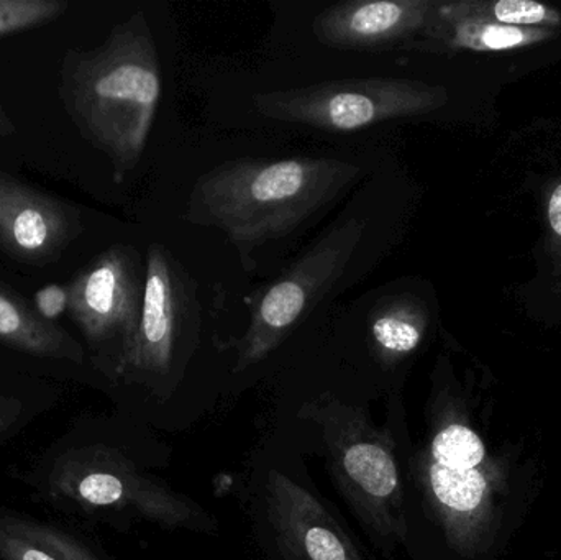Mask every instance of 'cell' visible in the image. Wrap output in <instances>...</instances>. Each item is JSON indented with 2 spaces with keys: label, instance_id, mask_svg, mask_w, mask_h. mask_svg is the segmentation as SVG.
Returning <instances> with one entry per match:
<instances>
[{
  "label": "cell",
  "instance_id": "obj_1",
  "mask_svg": "<svg viewBox=\"0 0 561 560\" xmlns=\"http://www.w3.org/2000/svg\"><path fill=\"white\" fill-rule=\"evenodd\" d=\"M414 477L450 560H503L542 492L543 464L494 398L445 384L432 397Z\"/></svg>",
  "mask_w": 561,
  "mask_h": 560
},
{
  "label": "cell",
  "instance_id": "obj_20",
  "mask_svg": "<svg viewBox=\"0 0 561 560\" xmlns=\"http://www.w3.org/2000/svg\"><path fill=\"white\" fill-rule=\"evenodd\" d=\"M15 408L19 407H15L12 401L0 398V436L7 433L10 426H12L13 421H15L16 413H19V410H15Z\"/></svg>",
  "mask_w": 561,
  "mask_h": 560
},
{
  "label": "cell",
  "instance_id": "obj_4",
  "mask_svg": "<svg viewBox=\"0 0 561 560\" xmlns=\"http://www.w3.org/2000/svg\"><path fill=\"white\" fill-rule=\"evenodd\" d=\"M45 479L49 499L79 512L125 513L164 528L210 525L193 500L150 479L124 454L102 444L62 450Z\"/></svg>",
  "mask_w": 561,
  "mask_h": 560
},
{
  "label": "cell",
  "instance_id": "obj_11",
  "mask_svg": "<svg viewBox=\"0 0 561 560\" xmlns=\"http://www.w3.org/2000/svg\"><path fill=\"white\" fill-rule=\"evenodd\" d=\"M266 510L284 549L302 560H365L327 506L289 477L272 470Z\"/></svg>",
  "mask_w": 561,
  "mask_h": 560
},
{
  "label": "cell",
  "instance_id": "obj_9",
  "mask_svg": "<svg viewBox=\"0 0 561 560\" xmlns=\"http://www.w3.org/2000/svg\"><path fill=\"white\" fill-rule=\"evenodd\" d=\"M193 292L167 249L153 243L145 262L144 302L134 351L122 377L161 378L170 375L193 316Z\"/></svg>",
  "mask_w": 561,
  "mask_h": 560
},
{
  "label": "cell",
  "instance_id": "obj_18",
  "mask_svg": "<svg viewBox=\"0 0 561 560\" xmlns=\"http://www.w3.org/2000/svg\"><path fill=\"white\" fill-rule=\"evenodd\" d=\"M32 306L43 321L56 324V321L61 319L69 309L68 286L56 285V283L43 286L33 295Z\"/></svg>",
  "mask_w": 561,
  "mask_h": 560
},
{
  "label": "cell",
  "instance_id": "obj_14",
  "mask_svg": "<svg viewBox=\"0 0 561 560\" xmlns=\"http://www.w3.org/2000/svg\"><path fill=\"white\" fill-rule=\"evenodd\" d=\"M0 560H104L65 528L0 506Z\"/></svg>",
  "mask_w": 561,
  "mask_h": 560
},
{
  "label": "cell",
  "instance_id": "obj_2",
  "mask_svg": "<svg viewBox=\"0 0 561 560\" xmlns=\"http://www.w3.org/2000/svg\"><path fill=\"white\" fill-rule=\"evenodd\" d=\"M161 89L160 59L144 12L115 25L98 48H69L62 56V108L81 137L108 158L117 184L140 163Z\"/></svg>",
  "mask_w": 561,
  "mask_h": 560
},
{
  "label": "cell",
  "instance_id": "obj_12",
  "mask_svg": "<svg viewBox=\"0 0 561 560\" xmlns=\"http://www.w3.org/2000/svg\"><path fill=\"white\" fill-rule=\"evenodd\" d=\"M434 3L425 0H355L329 7L312 32L330 48L379 52L408 42L424 30Z\"/></svg>",
  "mask_w": 561,
  "mask_h": 560
},
{
  "label": "cell",
  "instance_id": "obj_17",
  "mask_svg": "<svg viewBox=\"0 0 561 560\" xmlns=\"http://www.w3.org/2000/svg\"><path fill=\"white\" fill-rule=\"evenodd\" d=\"M493 15L497 22L511 26L540 25L557 19V13L549 7L530 0H501L494 3Z\"/></svg>",
  "mask_w": 561,
  "mask_h": 560
},
{
  "label": "cell",
  "instance_id": "obj_5",
  "mask_svg": "<svg viewBox=\"0 0 561 560\" xmlns=\"http://www.w3.org/2000/svg\"><path fill=\"white\" fill-rule=\"evenodd\" d=\"M325 426L330 469L343 495L382 542L404 541V489L394 444L358 411L330 403L317 411Z\"/></svg>",
  "mask_w": 561,
  "mask_h": 560
},
{
  "label": "cell",
  "instance_id": "obj_8",
  "mask_svg": "<svg viewBox=\"0 0 561 560\" xmlns=\"http://www.w3.org/2000/svg\"><path fill=\"white\" fill-rule=\"evenodd\" d=\"M365 222L346 219L317 240L252 305L249 329L239 344L237 372L263 361L297 328L348 265Z\"/></svg>",
  "mask_w": 561,
  "mask_h": 560
},
{
  "label": "cell",
  "instance_id": "obj_6",
  "mask_svg": "<svg viewBox=\"0 0 561 560\" xmlns=\"http://www.w3.org/2000/svg\"><path fill=\"white\" fill-rule=\"evenodd\" d=\"M440 91L398 78H352L262 92L253 107L263 117L323 132L363 130L437 107Z\"/></svg>",
  "mask_w": 561,
  "mask_h": 560
},
{
  "label": "cell",
  "instance_id": "obj_16",
  "mask_svg": "<svg viewBox=\"0 0 561 560\" xmlns=\"http://www.w3.org/2000/svg\"><path fill=\"white\" fill-rule=\"evenodd\" d=\"M68 7V0H0V36L55 22Z\"/></svg>",
  "mask_w": 561,
  "mask_h": 560
},
{
  "label": "cell",
  "instance_id": "obj_7",
  "mask_svg": "<svg viewBox=\"0 0 561 560\" xmlns=\"http://www.w3.org/2000/svg\"><path fill=\"white\" fill-rule=\"evenodd\" d=\"M71 321L95 367L122 377L134 351L144 302L145 263L130 245H112L76 273L68 285Z\"/></svg>",
  "mask_w": 561,
  "mask_h": 560
},
{
  "label": "cell",
  "instance_id": "obj_19",
  "mask_svg": "<svg viewBox=\"0 0 561 560\" xmlns=\"http://www.w3.org/2000/svg\"><path fill=\"white\" fill-rule=\"evenodd\" d=\"M549 220L552 229L561 237V184L550 197Z\"/></svg>",
  "mask_w": 561,
  "mask_h": 560
},
{
  "label": "cell",
  "instance_id": "obj_15",
  "mask_svg": "<svg viewBox=\"0 0 561 560\" xmlns=\"http://www.w3.org/2000/svg\"><path fill=\"white\" fill-rule=\"evenodd\" d=\"M427 318L424 309L409 296L388 298L369 316L373 351L386 364L414 354L424 341Z\"/></svg>",
  "mask_w": 561,
  "mask_h": 560
},
{
  "label": "cell",
  "instance_id": "obj_13",
  "mask_svg": "<svg viewBox=\"0 0 561 560\" xmlns=\"http://www.w3.org/2000/svg\"><path fill=\"white\" fill-rule=\"evenodd\" d=\"M0 344L53 361L84 362V348L58 324L43 321L32 302L23 299L15 289L0 282Z\"/></svg>",
  "mask_w": 561,
  "mask_h": 560
},
{
  "label": "cell",
  "instance_id": "obj_3",
  "mask_svg": "<svg viewBox=\"0 0 561 560\" xmlns=\"http://www.w3.org/2000/svg\"><path fill=\"white\" fill-rule=\"evenodd\" d=\"M359 176L358 164L339 158L226 161L196 181L186 217L219 229L250 268L255 250L302 226Z\"/></svg>",
  "mask_w": 561,
  "mask_h": 560
},
{
  "label": "cell",
  "instance_id": "obj_21",
  "mask_svg": "<svg viewBox=\"0 0 561 560\" xmlns=\"http://www.w3.org/2000/svg\"><path fill=\"white\" fill-rule=\"evenodd\" d=\"M16 134V125L13 118L7 114L5 108L0 104V138L12 137Z\"/></svg>",
  "mask_w": 561,
  "mask_h": 560
},
{
  "label": "cell",
  "instance_id": "obj_10",
  "mask_svg": "<svg viewBox=\"0 0 561 560\" xmlns=\"http://www.w3.org/2000/svg\"><path fill=\"white\" fill-rule=\"evenodd\" d=\"M82 232L78 207L0 170V250L10 259L49 265Z\"/></svg>",
  "mask_w": 561,
  "mask_h": 560
}]
</instances>
